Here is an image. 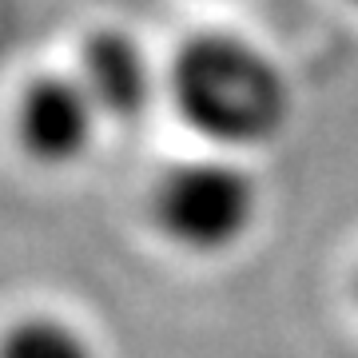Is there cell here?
Segmentation results:
<instances>
[{
	"instance_id": "cell-4",
	"label": "cell",
	"mask_w": 358,
	"mask_h": 358,
	"mask_svg": "<svg viewBox=\"0 0 358 358\" xmlns=\"http://www.w3.org/2000/svg\"><path fill=\"white\" fill-rule=\"evenodd\" d=\"M76 80L92 96L96 112L112 124H131L152 108L155 72L140 40L120 28H96L76 52Z\"/></svg>"
},
{
	"instance_id": "cell-1",
	"label": "cell",
	"mask_w": 358,
	"mask_h": 358,
	"mask_svg": "<svg viewBox=\"0 0 358 358\" xmlns=\"http://www.w3.org/2000/svg\"><path fill=\"white\" fill-rule=\"evenodd\" d=\"M176 112L219 148H259L291 115V88L267 52L231 32L192 36L171 60Z\"/></svg>"
},
{
	"instance_id": "cell-2",
	"label": "cell",
	"mask_w": 358,
	"mask_h": 358,
	"mask_svg": "<svg viewBox=\"0 0 358 358\" xmlns=\"http://www.w3.org/2000/svg\"><path fill=\"white\" fill-rule=\"evenodd\" d=\"M155 227L183 251L219 255L243 243L259 215V187L231 159H187L167 167L152 192Z\"/></svg>"
},
{
	"instance_id": "cell-3",
	"label": "cell",
	"mask_w": 358,
	"mask_h": 358,
	"mask_svg": "<svg viewBox=\"0 0 358 358\" xmlns=\"http://www.w3.org/2000/svg\"><path fill=\"white\" fill-rule=\"evenodd\" d=\"M103 115L76 80V72L32 76L16 103V140L36 164L64 167L88 155Z\"/></svg>"
},
{
	"instance_id": "cell-6",
	"label": "cell",
	"mask_w": 358,
	"mask_h": 358,
	"mask_svg": "<svg viewBox=\"0 0 358 358\" xmlns=\"http://www.w3.org/2000/svg\"><path fill=\"white\" fill-rule=\"evenodd\" d=\"M355 4H358V0H355Z\"/></svg>"
},
{
	"instance_id": "cell-5",
	"label": "cell",
	"mask_w": 358,
	"mask_h": 358,
	"mask_svg": "<svg viewBox=\"0 0 358 358\" xmlns=\"http://www.w3.org/2000/svg\"><path fill=\"white\" fill-rule=\"evenodd\" d=\"M0 358H100V350L76 322L36 310L4 327Z\"/></svg>"
}]
</instances>
